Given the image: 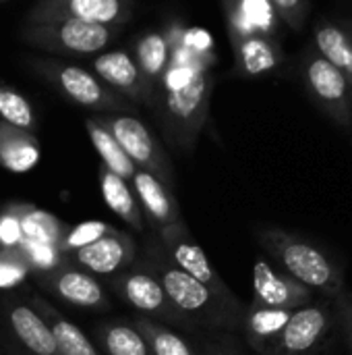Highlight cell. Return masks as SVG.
Wrapping results in <instances>:
<instances>
[{
	"label": "cell",
	"mask_w": 352,
	"mask_h": 355,
	"mask_svg": "<svg viewBox=\"0 0 352 355\" xmlns=\"http://www.w3.org/2000/svg\"><path fill=\"white\" fill-rule=\"evenodd\" d=\"M31 69L41 75L50 85H54L66 100L95 110L100 114H116L131 112L133 104L122 96L114 94L108 85H104L91 71L81 64L64 62L58 58H35L29 62Z\"/></svg>",
	"instance_id": "4"
},
{
	"label": "cell",
	"mask_w": 352,
	"mask_h": 355,
	"mask_svg": "<svg viewBox=\"0 0 352 355\" xmlns=\"http://www.w3.org/2000/svg\"><path fill=\"white\" fill-rule=\"evenodd\" d=\"M135 17L131 0H41L25 12V25L77 21L91 25L124 27Z\"/></svg>",
	"instance_id": "9"
},
{
	"label": "cell",
	"mask_w": 352,
	"mask_h": 355,
	"mask_svg": "<svg viewBox=\"0 0 352 355\" xmlns=\"http://www.w3.org/2000/svg\"><path fill=\"white\" fill-rule=\"evenodd\" d=\"M137 254H139V248H137L133 235L114 229L100 241L75 252L66 260L73 266H77L89 275L116 277L135 264Z\"/></svg>",
	"instance_id": "15"
},
{
	"label": "cell",
	"mask_w": 352,
	"mask_h": 355,
	"mask_svg": "<svg viewBox=\"0 0 352 355\" xmlns=\"http://www.w3.org/2000/svg\"><path fill=\"white\" fill-rule=\"evenodd\" d=\"M35 281L46 293H50L75 308L95 310V312L112 310V302H110L104 285L93 275L73 266L68 260H64L52 272L35 275Z\"/></svg>",
	"instance_id": "13"
},
{
	"label": "cell",
	"mask_w": 352,
	"mask_h": 355,
	"mask_svg": "<svg viewBox=\"0 0 352 355\" xmlns=\"http://www.w3.org/2000/svg\"><path fill=\"white\" fill-rule=\"evenodd\" d=\"M334 329L336 318L330 300L313 302L293 312L270 355H313Z\"/></svg>",
	"instance_id": "12"
},
{
	"label": "cell",
	"mask_w": 352,
	"mask_h": 355,
	"mask_svg": "<svg viewBox=\"0 0 352 355\" xmlns=\"http://www.w3.org/2000/svg\"><path fill=\"white\" fill-rule=\"evenodd\" d=\"M234 48L237 69L247 77H259L274 73L284 62V50L280 46V40L274 37H245L230 42Z\"/></svg>",
	"instance_id": "22"
},
{
	"label": "cell",
	"mask_w": 352,
	"mask_h": 355,
	"mask_svg": "<svg viewBox=\"0 0 352 355\" xmlns=\"http://www.w3.org/2000/svg\"><path fill=\"white\" fill-rule=\"evenodd\" d=\"M199 355H245L241 341L232 333H212Z\"/></svg>",
	"instance_id": "36"
},
{
	"label": "cell",
	"mask_w": 352,
	"mask_h": 355,
	"mask_svg": "<svg viewBox=\"0 0 352 355\" xmlns=\"http://www.w3.org/2000/svg\"><path fill=\"white\" fill-rule=\"evenodd\" d=\"M349 135H351V144H352V131H351V133H349Z\"/></svg>",
	"instance_id": "39"
},
{
	"label": "cell",
	"mask_w": 352,
	"mask_h": 355,
	"mask_svg": "<svg viewBox=\"0 0 352 355\" xmlns=\"http://www.w3.org/2000/svg\"><path fill=\"white\" fill-rule=\"evenodd\" d=\"M334 318H336V329L342 335V341L346 345V352L352 355V291L344 289L338 293L334 300H330Z\"/></svg>",
	"instance_id": "35"
},
{
	"label": "cell",
	"mask_w": 352,
	"mask_h": 355,
	"mask_svg": "<svg viewBox=\"0 0 352 355\" xmlns=\"http://www.w3.org/2000/svg\"><path fill=\"white\" fill-rule=\"evenodd\" d=\"M10 208L15 210V214L21 223L23 239L58 245L60 237L66 231V225L62 220H58L54 214L39 210L35 206H29V204H10Z\"/></svg>",
	"instance_id": "29"
},
{
	"label": "cell",
	"mask_w": 352,
	"mask_h": 355,
	"mask_svg": "<svg viewBox=\"0 0 352 355\" xmlns=\"http://www.w3.org/2000/svg\"><path fill=\"white\" fill-rule=\"evenodd\" d=\"M0 121L21 131H35V112L27 98L10 85H0Z\"/></svg>",
	"instance_id": "30"
},
{
	"label": "cell",
	"mask_w": 352,
	"mask_h": 355,
	"mask_svg": "<svg viewBox=\"0 0 352 355\" xmlns=\"http://www.w3.org/2000/svg\"><path fill=\"white\" fill-rule=\"evenodd\" d=\"M21 293L50 327L60 355H102L100 349L95 347V343L77 324H73L68 318H64L50 302H46L41 295H37L29 289H23Z\"/></svg>",
	"instance_id": "20"
},
{
	"label": "cell",
	"mask_w": 352,
	"mask_h": 355,
	"mask_svg": "<svg viewBox=\"0 0 352 355\" xmlns=\"http://www.w3.org/2000/svg\"><path fill=\"white\" fill-rule=\"evenodd\" d=\"M85 129L89 133V139H91V146L95 148L100 160H102V166L108 168L110 173L118 175L120 179L129 181L133 179L135 175V164L127 158V154L122 152V148L116 144V139L106 131L104 125H100V121L95 116H89L85 119Z\"/></svg>",
	"instance_id": "28"
},
{
	"label": "cell",
	"mask_w": 352,
	"mask_h": 355,
	"mask_svg": "<svg viewBox=\"0 0 352 355\" xmlns=\"http://www.w3.org/2000/svg\"><path fill=\"white\" fill-rule=\"evenodd\" d=\"M272 6L282 25H286L295 33H301L305 29V23L311 15L309 0H272Z\"/></svg>",
	"instance_id": "34"
},
{
	"label": "cell",
	"mask_w": 352,
	"mask_h": 355,
	"mask_svg": "<svg viewBox=\"0 0 352 355\" xmlns=\"http://www.w3.org/2000/svg\"><path fill=\"white\" fill-rule=\"evenodd\" d=\"M315 302V293L276 268L268 258L257 256L253 264V302L274 310H301Z\"/></svg>",
	"instance_id": "14"
},
{
	"label": "cell",
	"mask_w": 352,
	"mask_h": 355,
	"mask_svg": "<svg viewBox=\"0 0 352 355\" xmlns=\"http://www.w3.org/2000/svg\"><path fill=\"white\" fill-rule=\"evenodd\" d=\"M23 241V231H21V223L15 214V210L10 206H6L0 212V248L8 250V248H19Z\"/></svg>",
	"instance_id": "37"
},
{
	"label": "cell",
	"mask_w": 352,
	"mask_h": 355,
	"mask_svg": "<svg viewBox=\"0 0 352 355\" xmlns=\"http://www.w3.org/2000/svg\"><path fill=\"white\" fill-rule=\"evenodd\" d=\"M290 316H293V312H288V310H274V308H263V306L251 304L245 310L241 333L245 335L247 345L255 354L270 355Z\"/></svg>",
	"instance_id": "21"
},
{
	"label": "cell",
	"mask_w": 352,
	"mask_h": 355,
	"mask_svg": "<svg viewBox=\"0 0 352 355\" xmlns=\"http://www.w3.org/2000/svg\"><path fill=\"white\" fill-rule=\"evenodd\" d=\"M0 322L10 347L19 355H60L50 327L23 293H6L0 297Z\"/></svg>",
	"instance_id": "10"
},
{
	"label": "cell",
	"mask_w": 352,
	"mask_h": 355,
	"mask_svg": "<svg viewBox=\"0 0 352 355\" xmlns=\"http://www.w3.org/2000/svg\"><path fill=\"white\" fill-rule=\"evenodd\" d=\"M133 193L139 202L143 218L158 231L183 220L178 202L174 198V189L164 185L160 179L145 171H135L133 179Z\"/></svg>",
	"instance_id": "18"
},
{
	"label": "cell",
	"mask_w": 352,
	"mask_h": 355,
	"mask_svg": "<svg viewBox=\"0 0 352 355\" xmlns=\"http://www.w3.org/2000/svg\"><path fill=\"white\" fill-rule=\"evenodd\" d=\"M93 343L102 355H154L143 337L129 324L106 320L93 329Z\"/></svg>",
	"instance_id": "26"
},
{
	"label": "cell",
	"mask_w": 352,
	"mask_h": 355,
	"mask_svg": "<svg viewBox=\"0 0 352 355\" xmlns=\"http://www.w3.org/2000/svg\"><path fill=\"white\" fill-rule=\"evenodd\" d=\"M137 258L156 275L170 304L195 327V331L201 329L207 333H232V335L241 333L247 308L243 304L232 306L220 300L205 285L197 283L193 277L180 270L162 248L156 231L147 235L143 250L137 254Z\"/></svg>",
	"instance_id": "2"
},
{
	"label": "cell",
	"mask_w": 352,
	"mask_h": 355,
	"mask_svg": "<svg viewBox=\"0 0 352 355\" xmlns=\"http://www.w3.org/2000/svg\"><path fill=\"white\" fill-rule=\"evenodd\" d=\"M162 248L166 250V254L170 256V260L185 270L189 277H193L197 283L205 285L210 291H214L220 300L232 304V306H241V300L230 291V287L222 281V277L214 270L212 262L207 260L203 248L193 239L191 231L187 229V225L180 220L176 225L164 227L156 231Z\"/></svg>",
	"instance_id": "11"
},
{
	"label": "cell",
	"mask_w": 352,
	"mask_h": 355,
	"mask_svg": "<svg viewBox=\"0 0 352 355\" xmlns=\"http://www.w3.org/2000/svg\"><path fill=\"white\" fill-rule=\"evenodd\" d=\"M255 239L276 268L313 293H322L324 300H334L346 289L344 266L309 237L280 227L259 225L255 227Z\"/></svg>",
	"instance_id": "3"
},
{
	"label": "cell",
	"mask_w": 352,
	"mask_h": 355,
	"mask_svg": "<svg viewBox=\"0 0 352 355\" xmlns=\"http://www.w3.org/2000/svg\"><path fill=\"white\" fill-rule=\"evenodd\" d=\"M216 56H193L172 46V60L154 96V110L172 144L191 154L207 121Z\"/></svg>",
	"instance_id": "1"
},
{
	"label": "cell",
	"mask_w": 352,
	"mask_h": 355,
	"mask_svg": "<svg viewBox=\"0 0 352 355\" xmlns=\"http://www.w3.org/2000/svg\"><path fill=\"white\" fill-rule=\"evenodd\" d=\"M222 8L226 15L230 42L255 35L278 40L282 23L272 6V0H226Z\"/></svg>",
	"instance_id": "17"
},
{
	"label": "cell",
	"mask_w": 352,
	"mask_h": 355,
	"mask_svg": "<svg viewBox=\"0 0 352 355\" xmlns=\"http://www.w3.org/2000/svg\"><path fill=\"white\" fill-rule=\"evenodd\" d=\"M98 177H100V191H102L106 206L116 216H120L133 231L145 233V218L141 214V208H139V202H137L133 189L129 187V181L120 179L118 175L110 173L104 166H100Z\"/></svg>",
	"instance_id": "24"
},
{
	"label": "cell",
	"mask_w": 352,
	"mask_h": 355,
	"mask_svg": "<svg viewBox=\"0 0 352 355\" xmlns=\"http://www.w3.org/2000/svg\"><path fill=\"white\" fill-rule=\"evenodd\" d=\"M33 275L21 248H0V291H12Z\"/></svg>",
	"instance_id": "32"
},
{
	"label": "cell",
	"mask_w": 352,
	"mask_h": 355,
	"mask_svg": "<svg viewBox=\"0 0 352 355\" xmlns=\"http://www.w3.org/2000/svg\"><path fill=\"white\" fill-rule=\"evenodd\" d=\"M120 33H122V27L91 25V23H77V21L25 25L19 31L21 40L31 48L46 50L52 54H73V56L102 52Z\"/></svg>",
	"instance_id": "8"
},
{
	"label": "cell",
	"mask_w": 352,
	"mask_h": 355,
	"mask_svg": "<svg viewBox=\"0 0 352 355\" xmlns=\"http://www.w3.org/2000/svg\"><path fill=\"white\" fill-rule=\"evenodd\" d=\"M0 355H19L12 347H10V343H0Z\"/></svg>",
	"instance_id": "38"
},
{
	"label": "cell",
	"mask_w": 352,
	"mask_h": 355,
	"mask_svg": "<svg viewBox=\"0 0 352 355\" xmlns=\"http://www.w3.org/2000/svg\"><path fill=\"white\" fill-rule=\"evenodd\" d=\"M19 248L25 254V258H27L33 275L52 272L54 268H58L66 260L58 252V248L56 245H50V243H39V241H27V239H23Z\"/></svg>",
	"instance_id": "33"
},
{
	"label": "cell",
	"mask_w": 352,
	"mask_h": 355,
	"mask_svg": "<svg viewBox=\"0 0 352 355\" xmlns=\"http://www.w3.org/2000/svg\"><path fill=\"white\" fill-rule=\"evenodd\" d=\"M108 289L127 306H131L139 316H147L166 327H180L187 331H195V327L170 304L156 275L137 258L135 264L108 279Z\"/></svg>",
	"instance_id": "7"
},
{
	"label": "cell",
	"mask_w": 352,
	"mask_h": 355,
	"mask_svg": "<svg viewBox=\"0 0 352 355\" xmlns=\"http://www.w3.org/2000/svg\"><path fill=\"white\" fill-rule=\"evenodd\" d=\"M112 231H114V227H110V225H106L102 220H85V223H79L75 227H66V231L60 237L56 248L64 258H68L75 252L100 241L102 237H106Z\"/></svg>",
	"instance_id": "31"
},
{
	"label": "cell",
	"mask_w": 352,
	"mask_h": 355,
	"mask_svg": "<svg viewBox=\"0 0 352 355\" xmlns=\"http://www.w3.org/2000/svg\"><path fill=\"white\" fill-rule=\"evenodd\" d=\"M131 327L143 337L147 347L154 355H199L195 347H191L189 341H185L178 333H174L170 327L151 320L147 316H133Z\"/></svg>",
	"instance_id": "27"
},
{
	"label": "cell",
	"mask_w": 352,
	"mask_h": 355,
	"mask_svg": "<svg viewBox=\"0 0 352 355\" xmlns=\"http://www.w3.org/2000/svg\"><path fill=\"white\" fill-rule=\"evenodd\" d=\"M133 60L139 73L143 75V79L156 89L172 60V44L166 31H160V29L143 31L135 42Z\"/></svg>",
	"instance_id": "23"
},
{
	"label": "cell",
	"mask_w": 352,
	"mask_h": 355,
	"mask_svg": "<svg viewBox=\"0 0 352 355\" xmlns=\"http://www.w3.org/2000/svg\"><path fill=\"white\" fill-rule=\"evenodd\" d=\"M100 125L116 139L127 158L135 164L137 171H145L160 179L164 185L174 189V171L172 162L162 148L160 139L151 133V129L133 112H116V114H98Z\"/></svg>",
	"instance_id": "6"
},
{
	"label": "cell",
	"mask_w": 352,
	"mask_h": 355,
	"mask_svg": "<svg viewBox=\"0 0 352 355\" xmlns=\"http://www.w3.org/2000/svg\"><path fill=\"white\" fill-rule=\"evenodd\" d=\"M301 75L309 100L338 129L352 131V83L324 56L307 46L301 54Z\"/></svg>",
	"instance_id": "5"
},
{
	"label": "cell",
	"mask_w": 352,
	"mask_h": 355,
	"mask_svg": "<svg viewBox=\"0 0 352 355\" xmlns=\"http://www.w3.org/2000/svg\"><path fill=\"white\" fill-rule=\"evenodd\" d=\"M91 73L108 85L114 94L122 96L124 100L139 102V104H154L156 89L143 79L139 73L133 56L124 50H108L93 58Z\"/></svg>",
	"instance_id": "16"
},
{
	"label": "cell",
	"mask_w": 352,
	"mask_h": 355,
	"mask_svg": "<svg viewBox=\"0 0 352 355\" xmlns=\"http://www.w3.org/2000/svg\"><path fill=\"white\" fill-rule=\"evenodd\" d=\"M313 48L352 83V21L322 15L313 25Z\"/></svg>",
	"instance_id": "19"
},
{
	"label": "cell",
	"mask_w": 352,
	"mask_h": 355,
	"mask_svg": "<svg viewBox=\"0 0 352 355\" xmlns=\"http://www.w3.org/2000/svg\"><path fill=\"white\" fill-rule=\"evenodd\" d=\"M39 162V144L33 133L0 121V166L10 173H27Z\"/></svg>",
	"instance_id": "25"
}]
</instances>
